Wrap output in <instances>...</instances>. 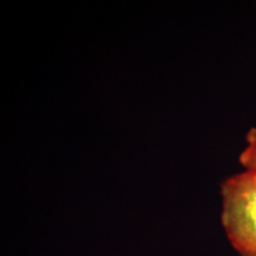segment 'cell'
<instances>
[{
  "instance_id": "6da1fadb",
  "label": "cell",
  "mask_w": 256,
  "mask_h": 256,
  "mask_svg": "<svg viewBox=\"0 0 256 256\" xmlns=\"http://www.w3.org/2000/svg\"><path fill=\"white\" fill-rule=\"evenodd\" d=\"M220 220L240 256H256V170H243L220 184Z\"/></svg>"
},
{
  "instance_id": "7a4b0ae2",
  "label": "cell",
  "mask_w": 256,
  "mask_h": 256,
  "mask_svg": "<svg viewBox=\"0 0 256 256\" xmlns=\"http://www.w3.org/2000/svg\"><path fill=\"white\" fill-rule=\"evenodd\" d=\"M238 162L244 170H256V126L246 136V146L240 153Z\"/></svg>"
}]
</instances>
